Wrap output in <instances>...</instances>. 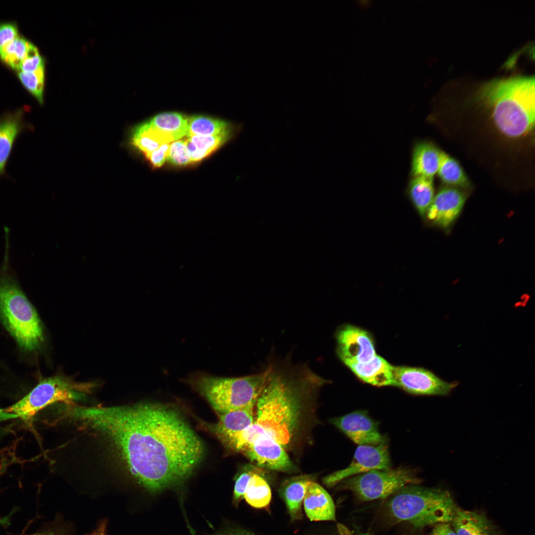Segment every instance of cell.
<instances>
[{"label":"cell","mask_w":535,"mask_h":535,"mask_svg":"<svg viewBox=\"0 0 535 535\" xmlns=\"http://www.w3.org/2000/svg\"><path fill=\"white\" fill-rule=\"evenodd\" d=\"M71 416L107 436L132 476L151 492L182 482L204 455L199 436L180 412L165 404L75 407Z\"/></svg>","instance_id":"cell-1"},{"label":"cell","mask_w":535,"mask_h":535,"mask_svg":"<svg viewBox=\"0 0 535 535\" xmlns=\"http://www.w3.org/2000/svg\"><path fill=\"white\" fill-rule=\"evenodd\" d=\"M268 371L249 429L256 438L265 435L284 447L290 443L298 428L303 397L325 380L305 365L291 368L270 365Z\"/></svg>","instance_id":"cell-2"},{"label":"cell","mask_w":535,"mask_h":535,"mask_svg":"<svg viewBox=\"0 0 535 535\" xmlns=\"http://www.w3.org/2000/svg\"><path fill=\"white\" fill-rule=\"evenodd\" d=\"M480 97L491 109L497 127L506 136L520 137L534 128V76L491 80L481 88Z\"/></svg>","instance_id":"cell-3"},{"label":"cell","mask_w":535,"mask_h":535,"mask_svg":"<svg viewBox=\"0 0 535 535\" xmlns=\"http://www.w3.org/2000/svg\"><path fill=\"white\" fill-rule=\"evenodd\" d=\"M0 266V317L7 330L24 349L38 348L44 341L40 319L22 291L9 260V234Z\"/></svg>","instance_id":"cell-4"},{"label":"cell","mask_w":535,"mask_h":535,"mask_svg":"<svg viewBox=\"0 0 535 535\" xmlns=\"http://www.w3.org/2000/svg\"><path fill=\"white\" fill-rule=\"evenodd\" d=\"M389 516L396 522L422 529L451 523L458 508L447 490L417 484L405 486L391 495L386 503Z\"/></svg>","instance_id":"cell-5"},{"label":"cell","mask_w":535,"mask_h":535,"mask_svg":"<svg viewBox=\"0 0 535 535\" xmlns=\"http://www.w3.org/2000/svg\"><path fill=\"white\" fill-rule=\"evenodd\" d=\"M264 372L239 377L197 374L187 382L218 413L223 414L256 403L268 374Z\"/></svg>","instance_id":"cell-6"},{"label":"cell","mask_w":535,"mask_h":535,"mask_svg":"<svg viewBox=\"0 0 535 535\" xmlns=\"http://www.w3.org/2000/svg\"><path fill=\"white\" fill-rule=\"evenodd\" d=\"M92 382H77L61 375L46 378L5 410L29 421L41 410L57 402L71 404L83 399L95 386Z\"/></svg>","instance_id":"cell-7"},{"label":"cell","mask_w":535,"mask_h":535,"mask_svg":"<svg viewBox=\"0 0 535 535\" xmlns=\"http://www.w3.org/2000/svg\"><path fill=\"white\" fill-rule=\"evenodd\" d=\"M344 489L352 491L359 500L369 501L391 496L402 487L420 483L421 480L411 469L374 470L343 481Z\"/></svg>","instance_id":"cell-8"},{"label":"cell","mask_w":535,"mask_h":535,"mask_svg":"<svg viewBox=\"0 0 535 535\" xmlns=\"http://www.w3.org/2000/svg\"><path fill=\"white\" fill-rule=\"evenodd\" d=\"M390 466L388 441L384 437L377 445H359L349 466L325 476L322 482L326 486L332 487L348 478L372 470L388 469Z\"/></svg>","instance_id":"cell-9"},{"label":"cell","mask_w":535,"mask_h":535,"mask_svg":"<svg viewBox=\"0 0 535 535\" xmlns=\"http://www.w3.org/2000/svg\"><path fill=\"white\" fill-rule=\"evenodd\" d=\"M393 386L416 395L447 396L459 384L447 382L422 368L393 366Z\"/></svg>","instance_id":"cell-10"},{"label":"cell","mask_w":535,"mask_h":535,"mask_svg":"<svg viewBox=\"0 0 535 535\" xmlns=\"http://www.w3.org/2000/svg\"><path fill=\"white\" fill-rule=\"evenodd\" d=\"M336 339L338 357L346 365L367 363L376 355L371 336L357 326H342L337 332Z\"/></svg>","instance_id":"cell-11"},{"label":"cell","mask_w":535,"mask_h":535,"mask_svg":"<svg viewBox=\"0 0 535 535\" xmlns=\"http://www.w3.org/2000/svg\"><path fill=\"white\" fill-rule=\"evenodd\" d=\"M331 422L359 445H377L385 437L380 434L376 422L363 411H356L333 418Z\"/></svg>","instance_id":"cell-12"},{"label":"cell","mask_w":535,"mask_h":535,"mask_svg":"<svg viewBox=\"0 0 535 535\" xmlns=\"http://www.w3.org/2000/svg\"><path fill=\"white\" fill-rule=\"evenodd\" d=\"M27 111L28 107H23L0 115V177L8 176L7 164L20 135L34 129L33 126L25 120Z\"/></svg>","instance_id":"cell-13"},{"label":"cell","mask_w":535,"mask_h":535,"mask_svg":"<svg viewBox=\"0 0 535 535\" xmlns=\"http://www.w3.org/2000/svg\"><path fill=\"white\" fill-rule=\"evenodd\" d=\"M242 451L258 466L271 470L286 471L292 463L284 447L265 435L258 437Z\"/></svg>","instance_id":"cell-14"},{"label":"cell","mask_w":535,"mask_h":535,"mask_svg":"<svg viewBox=\"0 0 535 535\" xmlns=\"http://www.w3.org/2000/svg\"><path fill=\"white\" fill-rule=\"evenodd\" d=\"M466 199L465 195L458 189L444 187L434 197L426 215L436 225L448 228L460 214Z\"/></svg>","instance_id":"cell-15"},{"label":"cell","mask_w":535,"mask_h":535,"mask_svg":"<svg viewBox=\"0 0 535 535\" xmlns=\"http://www.w3.org/2000/svg\"><path fill=\"white\" fill-rule=\"evenodd\" d=\"M305 512L312 521L335 520L333 501L327 491L312 481L309 484L303 499Z\"/></svg>","instance_id":"cell-16"},{"label":"cell","mask_w":535,"mask_h":535,"mask_svg":"<svg viewBox=\"0 0 535 535\" xmlns=\"http://www.w3.org/2000/svg\"><path fill=\"white\" fill-rule=\"evenodd\" d=\"M451 524L457 535H500L486 515L478 511L458 507Z\"/></svg>","instance_id":"cell-17"},{"label":"cell","mask_w":535,"mask_h":535,"mask_svg":"<svg viewBox=\"0 0 535 535\" xmlns=\"http://www.w3.org/2000/svg\"><path fill=\"white\" fill-rule=\"evenodd\" d=\"M346 366L366 383L377 386L393 384V366L377 354L367 363H349Z\"/></svg>","instance_id":"cell-18"},{"label":"cell","mask_w":535,"mask_h":535,"mask_svg":"<svg viewBox=\"0 0 535 535\" xmlns=\"http://www.w3.org/2000/svg\"><path fill=\"white\" fill-rule=\"evenodd\" d=\"M256 403L251 404L243 408L218 414V422L212 425L210 428L217 437L235 434L243 431L254 423Z\"/></svg>","instance_id":"cell-19"},{"label":"cell","mask_w":535,"mask_h":535,"mask_svg":"<svg viewBox=\"0 0 535 535\" xmlns=\"http://www.w3.org/2000/svg\"><path fill=\"white\" fill-rule=\"evenodd\" d=\"M441 152L429 143H420L415 147L412 158V173L415 177L433 178L437 172Z\"/></svg>","instance_id":"cell-20"},{"label":"cell","mask_w":535,"mask_h":535,"mask_svg":"<svg viewBox=\"0 0 535 535\" xmlns=\"http://www.w3.org/2000/svg\"><path fill=\"white\" fill-rule=\"evenodd\" d=\"M188 120V118L181 113L167 112L155 116L148 122L170 143L187 135Z\"/></svg>","instance_id":"cell-21"},{"label":"cell","mask_w":535,"mask_h":535,"mask_svg":"<svg viewBox=\"0 0 535 535\" xmlns=\"http://www.w3.org/2000/svg\"><path fill=\"white\" fill-rule=\"evenodd\" d=\"M312 481L308 476L299 477L289 481L283 487L282 494L293 520L302 517V504L307 487Z\"/></svg>","instance_id":"cell-22"},{"label":"cell","mask_w":535,"mask_h":535,"mask_svg":"<svg viewBox=\"0 0 535 535\" xmlns=\"http://www.w3.org/2000/svg\"><path fill=\"white\" fill-rule=\"evenodd\" d=\"M236 127L225 121L196 115L188 118L187 136H214L235 132Z\"/></svg>","instance_id":"cell-23"},{"label":"cell","mask_w":535,"mask_h":535,"mask_svg":"<svg viewBox=\"0 0 535 535\" xmlns=\"http://www.w3.org/2000/svg\"><path fill=\"white\" fill-rule=\"evenodd\" d=\"M130 144L145 156L169 143L167 140L155 130L147 121L135 127L132 131Z\"/></svg>","instance_id":"cell-24"},{"label":"cell","mask_w":535,"mask_h":535,"mask_svg":"<svg viewBox=\"0 0 535 535\" xmlns=\"http://www.w3.org/2000/svg\"><path fill=\"white\" fill-rule=\"evenodd\" d=\"M409 193L420 215L425 216L434 198L432 178L415 177L410 183Z\"/></svg>","instance_id":"cell-25"},{"label":"cell","mask_w":535,"mask_h":535,"mask_svg":"<svg viewBox=\"0 0 535 535\" xmlns=\"http://www.w3.org/2000/svg\"><path fill=\"white\" fill-rule=\"evenodd\" d=\"M244 498L254 508H268L271 498L270 488L263 477L254 473L249 482Z\"/></svg>","instance_id":"cell-26"},{"label":"cell","mask_w":535,"mask_h":535,"mask_svg":"<svg viewBox=\"0 0 535 535\" xmlns=\"http://www.w3.org/2000/svg\"><path fill=\"white\" fill-rule=\"evenodd\" d=\"M437 172L446 184L463 188L470 186V182L458 162L443 152Z\"/></svg>","instance_id":"cell-27"},{"label":"cell","mask_w":535,"mask_h":535,"mask_svg":"<svg viewBox=\"0 0 535 535\" xmlns=\"http://www.w3.org/2000/svg\"><path fill=\"white\" fill-rule=\"evenodd\" d=\"M33 44L19 36L8 43L0 52V58L8 66L17 71L27 57Z\"/></svg>","instance_id":"cell-28"},{"label":"cell","mask_w":535,"mask_h":535,"mask_svg":"<svg viewBox=\"0 0 535 535\" xmlns=\"http://www.w3.org/2000/svg\"><path fill=\"white\" fill-rule=\"evenodd\" d=\"M235 132H228L214 136H194L188 137L194 145L192 153L194 162L199 161L230 139Z\"/></svg>","instance_id":"cell-29"},{"label":"cell","mask_w":535,"mask_h":535,"mask_svg":"<svg viewBox=\"0 0 535 535\" xmlns=\"http://www.w3.org/2000/svg\"><path fill=\"white\" fill-rule=\"evenodd\" d=\"M17 75L22 84L40 105L43 104L45 66L31 72L18 71Z\"/></svg>","instance_id":"cell-30"},{"label":"cell","mask_w":535,"mask_h":535,"mask_svg":"<svg viewBox=\"0 0 535 535\" xmlns=\"http://www.w3.org/2000/svg\"><path fill=\"white\" fill-rule=\"evenodd\" d=\"M167 159L176 165H185L192 162L188 154L185 140H178L170 144Z\"/></svg>","instance_id":"cell-31"},{"label":"cell","mask_w":535,"mask_h":535,"mask_svg":"<svg viewBox=\"0 0 535 535\" xmlns=\"http://www.w3.org/2000/svg\"><path fill=\"white\" fill-rule=\"evenodd\" d=\"M44 66L45 60L43 57L40 55L37 48L32 44L27 57L22 62L17 72H34Z\"/></svg>","instance_id":"cell-32"},{"label":"cell","mask_w":535,"mask_h":535,"mask_svg":"<svg viewBox=\"0 0 535 535\" xmlns=\"http://www.w3.org/2000/svg\"><path fill=\"white\" fill-rule=\"evenodd\" d=\"M16 25L12 23H3L0 24V52L9 42L18 37Z\"/></svg>","instance_id":"cell-33"},{"label":"cell","mask_w":535,"mask_h":535,"mask_svg":"<svg viewBox=\"0 0 535 535\" xmlns=\"http://www.w3.org/2000/svg\"><path fill=\"white\" fill-rule=\"evenodd\" d=\"M254 474L251 471H245L241 474L236 479L233 492V499L235 503H238L244 498L249 482Z\"/></svg>","instance_id":"cell-34"},{"label":"cell","mask_w":535,"mask_h":535,"mask_svg":"<svg viewBox=\"0 0 535 535\" xmlns=\"http://www.w3.org/2000/svg\"><path fill=\"white\" fill-rule=\"evenodd\" d=\"M169 145V143L163 144L155 151L146 155L152 165L158 167L164 163L167 158Z\"/></svg>","instance_id":"cell-35"},{"label":"cell","mask_w":535,"mask_h":535,"mask_svg":"<svg viewBox=\"0 0 535 535\" xmlns=\"http://www.w3.org/2000/svg\"><path fill=\"white\" fill-rule=\"evenodd\" d=\"M433 527L430 535H457L451 523H440Z\"/></svg>","instance_id":"cell-36"},{"label":"cell","mask_w":535,"mask_h":535,"mask_svg":"<svg viewBox=\"0 0 535 535\" xmlns=\"http://www.w3.org/2000/svg\"><path fill=\"white\" fill-rule=\"evenodd\" d=\"M107 522H101L91 535H107Z\"/></svg>","instance_id":"cell-37"},{"label":"cell","mask_w":535,"mask_h":535,"mask_svg":"<svg viewBox=\"0 0 535 535\" xmlns=\"http://www.w3.org/2000/svg\"><path fill=\"white\" fill-rule=\"evenodd\" d=\"M32 535H61L52 532L38 533Z\"/></svg>","instance_id":"cell-38"},{"label":"cell","mask_w":535,"mask_h":535,"mask_svg":"<svg viewBox=\"0 0 535 535\" xmlns=\"http://www.w3.org/2000/svg\"><path fill=\"white\" fill-rule=\"evenodd\" d=\"M5 418V414L3 410L0 409V421L4 420Z\"/></svg>","instance_id":"cell-39"},{"label":"cell","mask_w":535,"mask_h":535,"mask_svg":"<svg viewBox=\"0 0 535 535\" xmlns=\"http://www.w3.org/2000/svg\"><path fill=\"white\" fill-rule=\"evenodd\" d=\"M8 518L7 517L4 518L3 519H0V524H4L5 523H7V521L8 520Z\"/></svg>","instance_id":"cell-40"},{"label":"cell","mask_w":535,"mask_h":535,"mask_svg":"<svg viewBox=\"0 0 535 535\" xmlns=\"http://www.w3.org/2000/svg\"><path fill=\"white\" fill-rule=\"evenodd\" d=\"M234 535V534H233V535Z\"/></svg>","instance_id":"cell-41"}]
</instances>
